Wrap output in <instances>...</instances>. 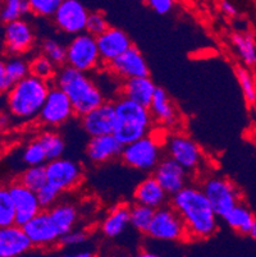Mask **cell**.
Masks as SVG:
<instances>
[{"instance_id":"cell-1","label":"cell","mask_w":256,"mask_h":257,"mask_svg":"<svg viewBox=\"0 0 256 257\" xmlns=\"http://www.w3.org/2000/svg\"><path fill=\"white\" fill-rule=\"evenodd\" d=\"M172 206L186 225L189 239H208L218 229V216L201 187L187 184L172 196Z\"/></svg>"},{"instance_id":"cell-2","label":"cell","mask_w":256,"mask_h":257,"mask_svg":"<svg viewBox=\"0 0 256 257\" xmlns=\"http://www.w3.org/2000/svg\"><path fill=\"white\" fill-rule=\"evenodd\" d=\"M50 88V81H45L32 74H28L14 83L7 91L6 107L9 115L20 121H30L39 118Z\"/></svg>"},{"instance_id":"cell-3","label":"cell","mask_w":256,"mask_h":257,"mask_svg":"<svg viewBox=\"0 0 256 257\" xmlns=\"http://www.w3.org/2000/svg\"><path fill=\"white\" fill-rule=\"evenodd\" d=\"M54 86L62 88L72 101L76 115L82 116L105 101L104 93L86 72L65 64L56 71Z\"/></svg>"},{"instance_id":"cell-4","label":"cell","mask_w":256,"mask_h":257,"mask_svg":"<svg viewBox=\"0 0 256 257\" xmlns=\"http://www.w3.org/2000/svg\"><path fill=\"white\" fill-rule=\"evenodd\" d=\"M117 113V124L114 136L123 145L147 136L151 131V111L147 106L132 101L127 97H119L114 104Z\"/></svg>"},{"instance_id":"cell-5","label":"cell","mask_w":256,"mask_h":257,"mask_svg":"<svg viewBox=\"0 0 256 257\" xmlns=\"http://www.w3.org/2000/svg\"><path fill=\"white\" fill-rule=\"evenodd\" d=\"M122 161L140 172H154L161 160V146L152 136H145L123 146Z\"/></svg>"},{"instance_id":"cell-6","label":"cell","mask_w":256,"mask_h":257,"mask_svg":"<svg viewBox=\"0 0 256 257\" xmlns=\"http://www.w3.org/2000/svg\"><path fill=\"white\" fill-rule=\"evenodd\" d=\"M146 234L151 239L160 242H182L189 239L186 225L172 205H164L155 210L154 218Z\"/></svg>"},{"instance_id":"cell-7","label":"cell","mask_w":256,"mask_h":257,"mask_svg":"<svg viewBox=\"0 0 256 257\" xmlns=\"http://www.w3.org/2000/svg\"><path fill=\"white\" fill-rule=\"evenodd\" d=\"M102 63L98 39L86 31L74 35L67 45V64L89 73L95 71Z\"/></svg>"},{"instance_id":"cell-8","label":"cell","mask_w":256,"mask_h":257,"mask_svg":"<svg viewBox=\"0 0 256 257\" xmlns=\"http://www.w3.org/2000/svg\"><path fill=\"white\" fill-rule=\"evenodd\" d=\"M76 115L74 107L67 93L62 88L51 86L44 106L39 114L41 124L49 128H56L65 124Z\"/></svg>"},{"instance_id":"cell-9","label":"cell","mask_w":256,"mask_h":257,"mask_svg":"<svg viewBox=\"0 0 256 257\" xmlns=\"http://www.w3.org/2000/svg\"><path fill=\"white\" fill-rule=\"evenodd\" d=\"M201 189L210 201L211 206L219 218H223L232 207L239 202V192L228 179L213 175L201 184Z\"/></svg>"},{"instance_id":"cell-10","label":"cell","mask_w":256,"mask_h":257,"mask_svg":"<svg viewBox=\"0 0 256 257\" xmlns=\"http://www.w3.org/2000/svg\"><path fill=\"white\" fill-rule=\"evenodd\" d=\"M46 174L49 183L62 192H68L79 186L83 178V168L77 161L62 156L48 161Z\"/></svg>"},{"instance_id":"cell-11","label":"cell","mask_w":256,"mask_h":257,"mask_svg":"<svg viewBox=\"0 0 256 257\" xmlns=\"http://www.w3.org/2000/svg\"><path fill=\"white\" fill-rule=\"evenodd\" d=\"M166 151L170 158L180 163L189 173L199 169L203 163V153L200 146L191 137L183 133H176L168 137Z\"/></svg>"},{"instance_id":"cell-12","label":"cell","mask_w":256,"mask_h":257,"mask_svg":"<svg viewBox=\"0 0 256 257\" xmlns=\"http://www.w3.org/2000/svg\"><path fill=\"white\" fill-rule=\"evenodd\" d=\"M89 15L88 9L78 0H63L53 18L60 31L74 36L86 31Z\"/></svg>"},{"instance_id":"cell-13","label":"cell","mask_w":256,"mask_h":257,"mask_svg":"<svg viewBox=\"0 0 256 257\" xmlns=\"http://www.w3.org/2000/svg\"><path fill=\"white\" fill-rule=\"evenodd\" d=\"M81 118V125L90 137L103 136L114 133L117 124L116 106L112 102L104 101Z\"/></svg>"},{"instance_id":"cell-14","label":"cell","mask_w":256,"mask_h":257,"mask_svg":"<svg viewBox=\"0 0 256 257\" xmlns=\"http://www.w3.org/2000/svg\"><path fill=\"white\" fill-rule=\"evenodd\" d=\"M26 234L31 240L32 246L39 248H48L59 243L60 234L56 230L48 210H41L31 220L23 225Z\"/></svg>"},{"instance_id":"cell-15","label":"cell","mask_w":256,"mask_h":257,"mask_svg":"<svg viewBox=\"0 0 256 257\" xmlns=\"http://www.w3.org/2000/svg\"><path fill=\"white\" fill-rule=\"evenodd\" d=\"M14 209H16V220L14 223L23 226L28 220H31L35 215L39 214L42 209L37 197L36 191H32L20 181L9 187Z\"/></svg>"},{"instance_id":"cell-16","label":"cell","mask_w":256,"mask_h":257,"mask_svg":"<svg viewBox=\"0 0 256 257\" xmlns=\"http://www.w3.org/2000/svg\"><path fill=\"white\" fill-rule=\"evenodd\" d=\"M35 32L26 21L17 20L4 27V48L9 55H23L35 45Z\"/></svg>"},{"instance_id":"cell-17","label":"cell","mask_w":256,"mask_h":257,"mask_svg":"<svg viewBox=\"0 0 256 257\" xmlns=\"http://www.w3.org/2000/svg\"><path fill=\"white\" fill-rule=\"evenodd\" d=\"M154 177L165 189L169 196H173L187 186L189 172L180 163L170 156L161 159L160 163L154 169Z\"/></svg>"},{"instance_id":"cell-18","label":"cell","mask_w":256,"mask_h":257,"mask_svg":"<svg viewBox=\"0 0 256 257\" xmlns=\"http://www.w3.org/2000/svg\"><path fill=\"white\" fill-rule=\"evenodd\" d=\"M108 67L114 76L122 79L149 76V65L142 53L135 46H131L117 59L109 63Z\"/></svg>"},{"instance_id":"cell-19","label":"cell","mask_w":256,"mask_h":257,"mask_svg":"<svg viewBox=\"0 0 256 257\" xmlns=\"http://www.w3.org/2000/svg\"><path fill=\"white\" fill-rule=\"evenodd\" d=\"M124 145L113 133L91 137L86 146V155L94 164H107L122 155Z\"/></svg>"},{"instance_id":"cell-20","label":"cell","mask_w":256,"mask_h":257,"mask_svg":"<svg viewBox=\"0 0 256 257\" xmlns=\"http://www.w3.org/2000/svg\"><path fill=\"white\" fill-rule=\"evenodd\" d=\"M32 243L23 226L12 224L0 228V257H18L30 252Z\"/></svg>"},{"instance_id":"cell-21","label":"cell","mask_w":256,"mask_h":257,"mask_svg":"<svg viewBox=\"0 0 256 257\" xmlns=\"http://www.w3.org/2000/svg\"><path fill=\"white\" fill-rule=\"evenodd\" d=\"M99 51L104 64H109L132 45L130 36L121 29L109 27L104 34L96 37Z\"/></svg>"},{"instance_id":"cell-22","label":"cell","mask_w":256,"mask_h":257,"mask_svg":"<svg viewBox=\"0 0 256 257\" xmlns=\"http://www.w3.org/2000/svg\"><path fill=\"white\" fill-rule=\"evenodd\" d=\"M168 196L165 189L160 186L154 175L146 177L144 181L140 182L133 192L136 204L150 206L155 210L166 205Z\"/></svg>"},{"instance_id":"cell-23","label":"cell","mask_w":256,"mask_h":257,"mask_svg":"<svg viewBox=\"0 0 256 257\" xmlns=\"http://www.w3.org/2000/svg\"><path fill=\"white\" fill-rule=\"evenodd\" d=\"M156 87L158 86H155L154 81L149 76L133 77V78L124 79L121 92L123 97L149 107Z\"/></svg>"},{"instance_id":"cell-24","label":"cell","mask_w":256,"mask_h":257,"mask_svg":"<svg viewBox=\"0 0 256 257\" xmlns=\"http://www.w3.org/2000/svg\"><path fill=\"white\" fill-rule=\"evenodd\" d=\"M149 109L151 111L152 118L165 127H173L180 120V115L172 99L169 97L168 92L161 87H156Z\"/></svg>"},{"instance_id":"cell-25","label":"cell","mask_w":256,"mask_h":257,"mask_svg":"<svg viewBox=\"0 0 256 257\" xmlns=\"http://www.w3.org/2000/svg\"><path fill=\"white\" fill-rule=\"evenodd\" d=\"M130 209L127 205H117L108 212L100 225V230L105 237L114 239L126 232L128 225H131Z\"/></svg>"},{"instance_id":"cell-26","label":"cell","mask_w":256,"mask_h":257,"mask_svg":"<svg viewBox=\"0 0 256 257\" xmlns=\"http://www.w3.org/2000/svg\"><path fill=\"white\" fill-rule=\"evenodd\" d=\"M48 211L60 235L73 230L78 223V210L70 202H56Z\"/></svg>"},{"instance_id":"cell-27","label":"cell","mask_w":256,"mask_h":257,"mask_svg":"<svg viewBox=\"0 0 256 257\" xmlns=\"http://www.w3.org/2000/svg\"><path fill=\"white\" fill-rule=\"evenodd\" d=\"M255 219L256 218L250 211V209L246 207L243 204H239V202L223 216V220L225 221V224L229 228L241 233V234L247 235L250 234V230L252 228Z\"/></svg>"},{"instance_id":"cell-28","label":"cell","mask_w":256,"mask_h":257,"mask_svg":"<svg viewBox=\"0 0 256 257\" xmlns=\"http://www.w3.org/2000/svg\"><path fill=\"white\" fill-rule=\"evenodd\" d=\"M31 13L28 0H6L0 8V21L7 25L13 21L22 20L23 16Z\"/></svg>"},{"instance_id":"cell-29","label":"cell","mask_w":256,"mask_h":257,"mask_svg":"<svg viewBox=\"0 0 256 257\" xmlns=\"http://www.w3.org/2000/svg\"><path fill=\"white\" fill-rule=\"evenodd\" d=\"M232 44L245 64H256V44L252 37L243 34H234L232 36Z\"/></svg>"},{"instance_id":"cell-30","label":"cell","mask_w":256,"mask_h":257,"mask_svg":"<svg viewBox=\"0 0 256 257\" xmlns=\"http://www.w3.org/2000/svg\"><path fill=\"white\" fill-rule=\"evenodd\" d=\"M40 142H41L42 147L45 149L46 156L49 160H54V159L62 158L63 154L65 151V142L63 137L60 136L58 132L54 131H46L42 135L39 136Z\"/></svg>"},{"instance_id":"cell-31","label":"cell","mask_w":256,"mask_h":257,"mask_svg":"<svg viewBox=\"0 0 256 257\" xmlns=\"http://www.w3.org/2000/svg\"><path fill=\"white\" fill-rule=\"evenodd\" d=\"M155 209L145 206L141 204H135L130 209V223L133 229L140 233H147L152 218H154Z\"/></svg>"},{"instance_id":"cell-32","label":"cell","mask_w":256,"mask_h":257,"mask_svg":"<svg viewBox=\"0 0 256 257\" xmlns=\"http://www.w3.org/2000/svg\"><path fill=\"white\" fill-rule=\"evenodd\" d=\"M6 72L11 87L30 74V62L23 59L21 55H9L6 60Z\"/></svg>"},{"instance_id":"cell-33","label":"cell","mask_w":256,"mask_h":257,"mask_svg":"<svg viewBox=\"0 0 256 257\" xmlns=\"http://www.w3.org/2000/svg\"><path fill=\"white\" fill-rule=\"evenodd\" d=\"M20 182L28 187L32 191H39L42 186L48 183V174H46V165H34L28 167L21 174Z\"/></svg>"},{"instance_id":"cell-34","label":"cell","mask_w":256,"mask_h":257,"mask_svg":"<svg viewBox=\"0 0 256 257\" xmlns=\"http://www.w3.org/2000/svg\"><path fill=\"white\" fill-rule=\"evenodd\" d=\"M58 67L46 57L45 54L36 55L34 59L30 62V74L35 77H39L45 81H53L55 77Z\"/></svg>"},{"instance_id":"cell-35","label":"cell","mask_w":256,"mask_h":257,"mask_svg":"<svg viewBox=\"0 0 256 257\" xmlns=\"http://www.w3.org/2000/svg\"><path fill=\"white\" fill-rule=\"evenodd\" d=\"M41 50L42 54H45L56 67L67 64V46L63 45L58 40H44L41 44Z\"/></svg>"},{"instance_id":"cell-36","label":"cell","mask_w":256,"mask_h":257,"mask_svg":"<svg viewBox=\"0 0 256 257\" xmlns=\"http://www.w3.org/2000/svg\"><path fill=\"white\" fill-rule=\"evenodd\" d=\"M16 220V209L9 188L0 187V228L12 225Z\"/></svg>"},{"instance_id":"cell-37","label":"cell","mask_w":256,"mask_h":257,"mask_svg":"<svg viewBox=\"0 0 256 257\" xmlns=\"http://www.w3.org/2000/svg\"><path fill=\"white\" fill-rule=\"evenodd\" d=\"M22 160L27 167H34V165H42L48 161L45 149L42 147L41 142L39 140L30 142L26 146L22 154Z\"/></svg>"},{"instance_id":"cell-38","label":"cell","mask_w":256,"mask_h":257,"mask_svg":"<svg viewBox=\"0 0 256 257\" xmlns=\"http://www.w3.org/2000/svg\"><path fill=\"white\" fill-rule=\"evenodd\" d=\"M236 77L238 81L241 90H242L245 100L248 104H255L256 102V85L250 72L241 65L236 67Z\"/></svg>"},{"instance_id":"cell-39","label":"cell","mask_w":256,"mask_h":257,"mask_svg":"<svg viewBox=\"0 0 256 257\" xmlns=\"http://www.w3.org/2000/svg\"><path fill=\"white\" fill-rule=\"evenodd\" d=\"M31 13L40 17H53L63 0H28Z\"/></svg>"},{"instance_id":"cell-40","label":"cell","mask_w":256,"mask_h":257,"mask_svg":"<svg viewBox=\"0 0 256 257\" xmlns=\"http://www.w3.org/2000/svg\"><path fill=\"white\" fill-rule=\"evenodd\" d=\"M36 193H37V197H39V201H40V204H41L42 209L49 210L51 206H54V205L58 202L62 191H59V189L56 188L55 186H53V184L49 183L48 182V183H46L45 186H42Z\"/></svg>"},{"instance_id":"cell-41","label":"cell","mask_w":256,"mask_h":257,"mask_svg":"<svg viewBox=\"0 0 256 257\" xmlns=\"http://www.w3.org/2000/svg\"><path fill=\"white\" fill-rule=\"evenodd\" d=\"M110 26L108 23L107 18L102 13H90L88 18V25H86V32H89L93 36L98 37L104 34Z\"/></svg>"},{"instance_id":"cell-42","label":"cell","mask_w":256,"mask_h":257,"mask_svg":"<svg viewBox=\"0 0 256 257\" xmlns=\"http://www.w3.org/2000/svg\"><path fill=\"white\" fill-rule=\"evenodd\" d=\"M88 233L81 229H76L60 235L59 244L63 247H78L88 242Z\"/></svg>"},{"instance_id":"cell-43","label":"cell","mask_w":256,"mask_h":257,"mask_svg":"<svg viewBox=\"0 0 256 257\" xmlns=\"http://www.w3.org/2000/svg\"><path fill=\"white\" fill-rule=\"evenodd\" d=\"M149 6L154 9L158 15H168L169 12L173 9L175 2L173 0H147Z\"/></svg>"},{"instance_id":"cell-44","label":"cell","mask_w":256,"mask_h":257,"mask_svg":"<svg viewBox=\"0 0 256 257\" xmlns=\"http://www.w3.org/2000/svg\"><path fill=\"white\" fill-rule=\"evenodd\" d=\"M11 88V83L8 81L6 72V60L0 58V95L6 93Z\"/></svg>"},{"instance_id":"cell-45","label":"cell","mask_w":256,"mask_h":257,"mask_svg":"<svg viewBox=\"0 0 256 257\" xmlns=\"http://www.w3.org/2000/svg\"><path fill=\"white\" fill-rule=\"evenodd\" d=\"M220 8H222L223 13L228 16V17H234V16L237 15L236 7H234L231 2H228V0H222Z\"/></svg>"},{"instance_id":"cell-46","label":"cell","mask_w":256,"mask_h":257,"mask_svg":"<svg viewBox=\"0 0 256 257\" xmlns=\"http://www.w3.org/2000/svg\"><path fill=\"white\" fill-rule=\"evenodd\" d=\"M7 124H8V116L0 113V133L6 130Z\"/></svg>"},{"instance_id":"cell-47","label":"cell","mask_w":256,"mask_h":257,"mask_svg":"<svg viewBox=\"0 0 256 257\" xmlns=\"http://www.w3.org/2000/svg\"><path fill=\"white\" fill-rule=\"evenodd\" d=\"M76 257H93L94 253L90 251H84V252H77L76 254H74Z\"/></svg>"},{"instance_id":"cell-48","label":"cell","mask_w":256,"mask_h":257,"mask_svg":"<svg viewBox=\"0 0 256 257\" xmlns=\"http://www.w3.org/2000/svg\"><path fill=\"white\" fill-rule=\"evenodd\" d=\"M248 235H250L253 240H256V219H255V221H253V225H252V228H251L250 234Z\"/></svg>"},{"instance_id":"cell-49","label":"cell","mask_w":256,"mask_h":257,"mask_svg":"<svg viewBox=\"0 0 256 257\" xmlns=\"http://www.w3.org/2000/svg\"><path fill=\"white\" fill-rule=\"evenodd\" d=\"M0 110H2V102H0Z\"/></svg>"}]
</instances>
